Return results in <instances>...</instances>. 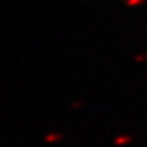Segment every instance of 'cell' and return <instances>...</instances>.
<instances>
[{"mask_svg":"<svg viewBox=\"0 0 147 147\" xmlns=\"http://www.w3.org/2000/svg\"><path fill=\"white\" fill-rule=\"evenodd\" d=\"M59 140H62V135H60V134H50V135L45 137V141H48V143H51V141H59Z\"/></svg>","mask_w":147,"mask_h":147,"instance_id":"cell-1","label":"cell"},{"mask_svg":"<svg viewBox=\"0 0 147 147\" xmlns=\"http://www.w3.org/2000/svg\"><path fill=\"white\" fill-rule=\"evenodd\" d=\"M116 144H128L129 141H131V137L129 135H125V137H117L116 140Z\"/></svg>","mask_w":147,"mask_h":147,"instance_id":"cell-2","label":"cell"},{"mask_svg":"<svg viewBox=\"0 0 147 147\" xmlns=\"http://www.w3.org/2000/svg\"><path fill=\"white\" fill-rule=\"evenodd\" d=\"M141 2H143V0H125V3L128 5V6H129V5L134 6V5H137V3H141Z\"/></svg>","mask_w":147,"mask_h":147,"instance_id":"cell-3","label":"cell"}]
</instances>
